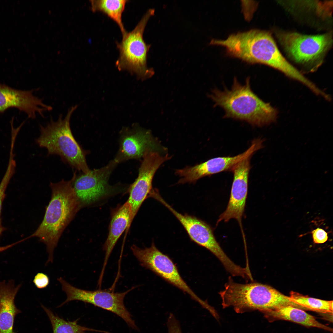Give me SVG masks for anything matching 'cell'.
<instances>
[{
    "label": "cell",
    "mask_w": 333,
    "mask_h": 333,
    "mask_svg": "<svg viewBox=\"0 0 333 333\" xmlns=\"http://www.w3.org/2000/svg\"><path fill=\"white\" fill-rule=\"evenodd\" d=\"M131 223V208L127 202L112 212L109 233L103 246L105 254L101 277H103L108 259L117 241L124 231L128 230Z\"/></svg>",
    "instance_id": "cell-17"
},
{
    "label": "cell",
    "mask_w": 333,
    "mask_h": 333,
    "mask_svg": "<svg viewBox=\"0 0 333 333\" xmlns=\"http://www.w3.org/2000/svg\"><path fill=\"white\" fill-rule=\"evenodd\" d=\"M15 167L12 165H8L6 171L0 183V236L5 229L2 224L1 217L2 204L5 198V191L9 182L15 172ZM3 247L0 246V251Z\"/></svg>",
    "instance_id": "cell-23"
},
{
    "label": "cell",
    "mask_w": 333,
    "mask_h": 333,
    "mask_svg": "<svg viewBox=\"0 0 333 333\" xmlns=\"http://www.w3.org/2000/svg\"><path fill=\"white\" fill-rule=\"evenodd\" d=\"M210 44L224 47L230 55L251 64L271 67L280 56L271 34L258 29L232 34L224 40L212 39Z\"/></svg>",
    "instance_id": "cell-5"
},
{
    "label": "cell",
    "mask_w": 333,
    "mask_h": 333,
    "mask_svg": "<svg viewBox=\"0 0 333 333\" xmlns=\"http://www.w3.org/2000/svg\"><path fill=\"white\" fill-rule=\"evenodd\" d=\"M131 249L142 266L188 294L204 308L208 309L209 307L207 302L199 298L183 279L171 259L159 250L154 242L149 247L141 249L134 245Z\"/></svg>",
    "instance_id": "cell-8"
},
{
    "label": "cell",
    "mask_w": 333,
    "mask_h": 333,
    "mask_svg": "<svg viewBox=\"0 0 333 333\" xmlns=\"http://www.w3.org/2000/svg\"><path fill=\"white\" fill-rule=\"evenodd\" d=\"M78 106L70 108L64 118L61 114L57 121L51 118L46 126L40 125V134L36 141L40 147L47 149L49 154L59 155L72 168L86 173L90 170L86 159L87 153L76 140L70 126L71 117Z\"/></svg>",
    "instance_id": "cell-4"
},
{
    "label": "cell",
    "mask_w": 333,
    "mask_h": 333,
    "mask_svg": "<svg viewBox=\"0 0 333 333\" xmlns=\"http://www.w3.org/2000/svg\"><path fill=\"white\" fill-rule=\"evenodd\" d=\"M119 142V149L114 159L118 164L143 158L148 153L159 149L150 131L138 126L123 129Z\"/></svg>",
    "instance_id": "cell-15"
},
{
    "label": "cell",
    "mask_w": 333,
    "mask_h": 333,
    "mask_svg": "<svg viewBox=\"0 0 333 333\" xmlns=\"http://www.w3.org/2000/svg\"><path fill=\"white\" fill-rule=\"evenodd\" d=\"M57 280L61 285L62 290L67 295L66 300L58 307L73 300L90 303L116 314L122 318L130 327L137 329L134 322L124 303L125 296L134 287L122 293H115L109 290L89 291L76 287L62 278Z\"/></svg>",
    "instance_id": "cell-10"
},
{
    "label": "cell",
    "mask_w": 333,
    "mask_h": 333,
    "mask_svg": "<svg viewBox=\"0 0 333 333\" xmlns=\"http://www.w3.org/2000/svg\"><path fill=\"white\" fill-rule=\"evenodd\" d=\"M171 157L161 155L158 151L150 152L143 158L138 170V176L129 188V197L126 201L131 212L133 220L140 208L151 191L154 174L160 166Z\"/></svg>",
    "instance_id": "cell-13"
},
{
    "label": "cell",
    "mask_w": 333,
    "mask_h": 333,
    "mask_svg": "<svg viewBox=\"0 0 333 333\" xmlns=\"http://www.w3.org/2000/svg\"><path fill=\"white\" fill-rule=\"evenodd\" d=\"M314 242L316 244H322L327 241L328 239V233L323 229L317 228L311 232Z\"/></svg>",
    "instance_id": "cell-26"
},
{
    "label": "cell",
    "mask_w": 333,
    "mask_h": 333,
    "mask_svg": "<svg viewBox=\"0 0 333 333\" xmlns=\"http://www.w3.org/2000/svg\"><path fill=\"white\" fill-rule=\"evenodd\" d=\"M290 300L306 310L322 313L333 314V301H327L310 297L297 292L291 291Z\"/></svg>",
    "instance_id": "cell-21"
},
{
    "label": "cell",
    "mask_w": 333,
    "mask_h": 333,
    "mask_svg": "<svg viewBox=\"0 0 333 333\" xmlns=\"http://www.w3.org/2000/svg\"><path fill=\"white\" fill-rule=\"evenodd\" d=\"M251 157L244 159L231 170L233 179L230 199L225 210L220 216L216 224L222 221L227 222L231 219H236L241 224L248 193Z\"/></svg>",
    "instance_id": "cell-14"
},
{
    "label": "cell",
    "mask_w": 333,
    "mask_h": 333,
    "mask_svg": "<svg viewBox=\"0 0 333 333\" xmlns=\"http://www.w3.org/2000/svg\"><path fill=\"white\" fill-rule=\"evenodd\" d=\"M50 321L53 333H85L86 331H95L96 330L81 326L77 324L78 319L73 321H66L54 314L50 309L41 305Z\"/></svg>",
    "instance_id": "cell-22"
},
{
    "label": "cell",
    "mask_w": 333,
    "mask_h": 333,
    "mask_svg": "<svg viewBox=\"0 0 333 333\" xmlns=\"http://www.w3.org/2000/svg\"><path fill=\"white\" fill-rule=\"evenodd\" d=\"M264 140L261 138L253 140L249 148L244 152L234 156L218 157L192 166H187L176 171L180 177L178 184L194 183L204 177L232 169L244 159L252 155L263 147Z\"/></svg>",
    "instance_id": "cell-12"
},
{
    "label": "cell",
    "mask_w": 333,
    "mask_h": 333,
    "mask_svg": "<svg viewBox=\"0 0 333 333\" xmlns=\"http://www.w3.org/2000/svg\"><path fill=\"white\" fill-rule=\"evenodd\" d=\"M270 322L282 320L291 321L307 327H315L332 332V329L318 322L304 310L291 305L283 306L271 310L264 315Z\"/></svg>",
    "instance_id": "cell-19"
},
{
    "label": "cell",
    "mask_w": 333,
    "mask_h": 333,
    "mask_svg": "<svg viewBox=\"0 0 333 333\" xmlns=\"http://www.w3.org/2000/svg\"><path fill=\"white\" fill-rule=\"evenodd\" d=\"M48 276L43 273H38L35 276L33 282L38 289H43L46 288L49 283Z\"/></svg>",
    "instance_id": "cell-25"
},
{
    "label": "cell",
    "mask_w": 333,
    "mask_h": 333,
    "mask_svg": "<svg viewBox=\"0 0 333 333\" xmlns=\"http://www.w3.org/2000/svg\"><path fill=\"white\" fill-rule=\"evenodd\" d=\"M158 201L169 210L183 226L190 239L198 245L208 250L222 263L229 273L234 272L237 265L227 256L216 240L211 227L195 216L179 213L167 203L160 194L156 195Z\"/></svg>",
    "instance_id": "cell-11"
},
{
    "label": "cell",
    "mask_w": 333,
    "mask_h": 333,
    "mask_svg": "<svg viewBox=\"0 0 333 333\" xmlns=\"http://www.w3.org/2000/svg\"><path fill=\"white\" fill-rule=\"evenodd\" d=\"M278 37L284 49L296 62L310 71L317 69L332 44L331 33L314 35L282 32Z\"/></svg>",
    "instance_id": "cell-7"
},
{
    "label": "cell",
    "mask_w": 333,
    "mask_h": 333,
    "mask_svg": "<svg viewBox=\"0 0 333 333\" xmlns=\"http://www.w3.org/2000/svg\"><path fill=\"white\" fill-rule=\"evenodd\" d=\"M33 91L17 90L0 84V113L14 107L25 112L30 118H35L37 113L43 117V113L51 110L52 107L44 104L42 99L34 96Z\"/></svg>",
    "instance_id": "cell-16"
},
{
    "label": "cell",
    "mask_w": 333,
    "mask_h": 333,
    "mask_svg": "<svg viewBox=\"0 0 333 333\" xmlns=\"http://www.w3.org/2000/svg\"><path fill=\"white\" fill-rule=\"evenodd\" d=\"M76 172L69 180L51 183V199L43 220L36 231L25 238H38L46 246L47 263L52 262L53 253L64 230L81 208L73 187Z\"/></svg>",
    "instance_id": "cell-1"
},
{
    "label": "cell",
    "mask_w": 333,
    "mask_h": 333,
    "mask_svg": "<svg viewBox=\"0 0 333 333\" xmlns=\"http://www.w3.org/2000/svg\"><path fill=\"white\" fill-rule=\"evenodd\" d=\"M154 9H149L135 28L122 35L120 43L117 44L119 56L116 64L120 70H126L136 74L143 80L154 74L153 69L147 66V54L150 47L143 39V34L147 23L154 13Z\"/></svg>",
    "instance_id": "cell-6"
},
{
    "label": "cell",
    "mask_w": 333,
    "mask_h": 333,
    "mask_svg": "<svg viewBox=\"0 0 333 333\" xmlns=\"http://www.w3.org/2000/svg\"><path fill=\"white\" fill-rule=\"evenodd\" d=\"M167 333H182L179 321L173 314H170L167 319Z\"/></svg>",
    "instance_id": "cell-24"
},
{
    "label": "cell",
    "mask_w": 333,
    "mask_h": 333,
    "mask_svg": "<svg viewBox=\"0 0 333 333\" xmlns=\"http://www.w3.org/2000/svg\"><path fill=\"white\" fill-rule=\"evenodd\" d=\"M117 164L113 159L103 167L76 176L73 187L81 208L122 190L119 185H111L108 182Z\"/></svg>",
    "instance_id": "cell-9"
},
{
    "label": "cell",
    "mask_w": 333,
    "mask_h": 333,
    "mask_svg": "<svg viewBox=\"0 0 333 333\" xmlns=\"http://www.w3.org/2000/svg\"><path fill=\"white\" fill-rule=\"evenodd\" d=\"M21 286L12 281H0V333H15L14 318L20 311L15 305L14 299Z\"/></svg>",
    "instance_id": "cell-18"
},
{
    "label": "cell",
    "mask_w": 333,
    "mask_h": 333,
    "mask_svg": "<svg viewBox=\"0 0 333 333\" xmlns=\"http://www.w3.org/2000/svg\"><path fill=\"white\" fill-rule=\"evenodd\" d=\"M219 294L223 307H232L238 313L258 310L263 315L277 308L291 305L303 309L273 288L257 282L241 284L229 277Z\"/></svg>",
    "instance_id": "cell-3"
},
{
    "label": "cell",
    "mask_w": 333,
    "mask_h": 333,
    "mask_svg": "<svg viewBox=\"0 0 333 333\" xmlns=\"http://www.w3.org/2000/svg\"><path fill=\"white\" fill-rule=\"evenodd\" d=\"M91 10L93 12L100 11L114 20L119 26L122 35L127 33L122 21V15L126 0H90Z\"/></svg>",
    "instance_id": "cell-20"
},
{
    "label": "cell",
    "mask_w": 333,
    "mask_h": 333,
    "mask_svg": "<svg viewBox=\"0 0 333 333\" xmlns=\"http://www.w3.org/2000/svg\"><path fill=\"white\" fill-rule=\"evenodd\" d=\"M250 83L249 77L244 84L235 77L230 89H215L209 97L214 102V106H220L224 110V118L243 121L258 126L275 122L278 115L276 109L256 95Z\"/></svg>",
    "instance_id": "cell-2"
}]
</instances>
